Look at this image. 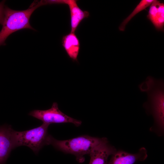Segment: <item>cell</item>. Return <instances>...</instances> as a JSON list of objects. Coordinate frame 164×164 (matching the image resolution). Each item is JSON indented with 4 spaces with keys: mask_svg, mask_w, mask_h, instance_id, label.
Listing matches in <instances>:
<instances>
[{
    "mask_svg": "<svg viewBox=\"0 0 164 164\" xmlns=\"http://www.w3.org/2000/svg\"><path fill=\"white\" fill-rule=\"evenodd\" d=\"M107 141L105 138H99L88 135L64 140H57L50 135L49 145H52L64 152L74 155L77 161L82 162L84 160V155L89 154L96 147Z\"/></svg>",
    "mask_w": 164,
    "mask_h": 164,
    "instance_id": "1",
    "label": "cell"
},
{
    "mask_svg": "<svg viewBox=\"0 0 164 164\" xmlns=\"http://www.w3.org/2000/svg\"><path fill=\"white\" fill-rule=\"evenodd\" d=\"M40 2L22 11L13 10L5 6L4 19L0 32V46L4 45L7 37L14 32L23 29H34L30 24L29 19L33 12L42 6Z\"/></svg>",
    "mask_w": 164,
    "mask_h": 164,
    "instance_id": "2",
    "label": "cell"
},
{
    "mask_svg": "<svg viewBox=\"0 0 164 164\" xmlns=\"http://www.w3.org/2000/svg\"><path fill=\"white\" fill-rule=\"evenodd\" d=\"M148 99L143 104L147 114H152L156 125L161 131L164 126V82L156 79L155 84L147 93Z\"/></svg>",
    "mask_w": 164,
    "mask_h": 164,
    "instance_id": "3",
    "label": "cell"
},
{
    "mask_svg": "<svg viewBox=\"0 0 164 164\" xmlns=\"http://www.w3.org/2000/svg\"><path fill=\"white\" fill-rule=\"evenodd\" d=\"M50 125L43 123L39 126L29 130L15 131L17 147L26 146L37 154L42 147L49 145L50 135L48 134V128Z\"/></svg>",
    "mask_w": 164,
    "mask_h": 164,
    "instance_id": "4",
    "label": "cell"
},
{
    "mask_svg": "<svg viewBox=\"0 0 164 164\" xmlns=\"http://www.w3.org/2000/svg\"><path fill=\"white\" fill-rule=\"evenodd\" d=\"M29 115L41 121L43 123L50 125L53 123H70L76 126H80L82 122L67 116L60 111L56 102L53 103L50 109L45 110H34Z\"/></svg>",
    "mask_w": 164,
    "mask_h": 164,
    "instance_id": "5",
    "label": "cell"
},
{
    "mask_svg": "<svg viewBox=\"0 0 164 164\" xmlns=\"http://www.w3.org/2000/svg\"><path fill=\"white\" fill-rule=\"evenodd\" d=\"M15 131L11 125L0 126V164H4L12 150L17 148Z\"/></svg>",
    "mask_w": 164,
    "mask_h": 164,
    "instance_id": "6",
    "label": "cell"
},
{
    "mask_svg": "<svg viewBox=\"0 0 164 164\" xmlns=\"http://www.w3.org/2000/svg\"><path fill=\"white\" fill-rule=\"evenodd\" d=\"M47 5L65 4L67 5L70 13L71 32H75L78 26L81 22L90 15L87 11L82 10L78 5L76 0H46Z\"/></svg>",
    "mask_w": 164,
    "mask_h": 164,
    "instance_id": "7",
    "label": "cell"
},
{
    "mask_svg": "<svg viewBox=\"0 0 164 164\" xmlns=\"http://www.w3.org/2000/svg\"><path fill=\"white\" fill-rule=\"evenodd\" d=\"M148 156L146 149L142 147L135 153L122 150L116 151L111 155L108 164H134L138 161H144Z\"/></svg>",
    "mask_w": 164,
    "mask_h": 164,
    "instance_id": "8",
    "label": "cell"
},
{
    "mask_svg": "<svg viewBox=\"0 0 164 164\" xmlns=\"http://www.w3.org/2000/svg\"><path fill=\"white\" fill-rule=\"evenodd\" d=\"M108 143V141L102 143L93 150L89 154V164H108L109 156L117 151Z\"/></svg>",
    "mask_w": 164,
    "mask_h": 164,
    "instance_id": "9",
    "label": "cell"
},
{
    "mask_svg": "<svg viewBox=\"0 0 164 164\" xmlns=\"http://www.w3.org/2000/svg\"><path fill=\"white\" fill-rule=\"evenodd\" d=\"M148 19L158 30H163L164 26V4L159 1L154 0L150 6Z\"/></svg>",
    "mask_w": 164,
    "mask_h": 164,
    "instance_id": "10",
    "label": "cell"
},
{
    "mask_svg": "<svg viewBox=\"0 0 164 164\" xmlns=\"http://www.w3.org/2000/svg\"><path fill=\"white\" fill-rule=\"evenodd\" d=\"M62 45L68 56L72 60L77 61L80 49L79 40L75 32H70L63 36Z\"/></svg>",
    "mask_w": 164,
    "mask_h": 164,
    "instance_id": "11",
    "label": "cell"
},
{
    "mask_svg": "<svg viewBox=\"0 0 164 164\" xmlns=\"http://www.w3.org/2000/svg\"><path fill=\"white\" fill-rule=\"evenodd\" d=\"M154 0H142L131 13L122 22L119 27L120 31L125 30V26L138 13L150 6Z\"/></svg>",
    "mask_w": 164,
    "mask_h": 164,
    "instance_id": "12",
    "label": "cell"
},
{
    "mask_svg": "<svg viewBox=\"0 0 164 164\" xmlns=\"http://www.w3.org/2000/svg\"><path fill=\"white\" fill-rule=\"evenodd\" d=\"M156 80V79L151 76H148L144 81L138 85V87L140 91L147 93L153 86Z\"/></svg>",
    "mask_w": 164,
    "mask_h": 164,
    "instance_id": "13",
    "label": "cell"
},
{
    "mask_svg": "<svg viewBox=\"0 0 164 164\" xmlns=\"http://www.w3.org/2000/svg\"><path fill=\"white\" fill-rule=\"evenodd\" d=\"M4 1L0 2V24L2 25L5 18V6Z\"/></svg>",
    "mask_w": 164,
    "mask_h": 164,
    "instance_id": "14",
    "label": "cell"
}]
</instances>
